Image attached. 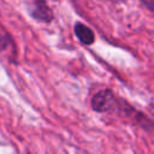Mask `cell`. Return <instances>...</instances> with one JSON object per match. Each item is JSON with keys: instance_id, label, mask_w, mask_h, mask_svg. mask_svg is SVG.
I'll return each mask as SVG.
<instances>
[{"instance_id": "obj_1", "label": "cell", "mask_w": 154, "mask_h": 154, "mask_svg": "<svg viewBox=\"0 0 154 154\" xmlns=\"http://www.w3.org/2000/svg\"><path fill=\"white\" fill-rule=\"evenodd\" d=\"M25 4L29 14L35 20L43 23H51L53 20V11L46 0H25Z\"/></svg>"}, {"instance_id": "obj_2", "label": "cell", "mask_w": 154, "mask_h": 154, "mask_svg": "<svg viewBox=\"0 0 154 154\" xmlns=\"http://www.w3.org/2000/svg\"><path fill=\"white\" fill-rule=\"evenodd\" d=\"M114 102H116L114 94L109 89H103V90L97 91L91 97L90 105H91V108L95 112H100L101 113V112L109 111L114 106Z\"/></svg>"}, {"instance_id": "obj_3", "label": "cell", "mask_w": 154, "mask_h": 154, "mask_svg": "<svg viewBox=\"0 0 154 154\" xmlns=\"http://www.w3.org/2000/svg\"><path fill=\"white\" fill-rule=\"evenodd\" d=\"M73 31H75V35L77 36V38L85 46H90L94 43L95 41V34L94 31L87 26L85 24L81 23V22H77L73 26Z\"/></svg>"}, {"instance_id": "obj_4", "label": "cell", "mask_w": 154, "mask_h": 154, "mask_svg": "<svg viewBox=\"0 0 154 154\" xmlns=\"http://www.w3.org/2000/svg\"><path fill=\"white\" fill-rule=\"evenodd\" d=\"M140 1L147 10H149L150 12H154V0H140Z\"/></svg>"}]
</instances>
